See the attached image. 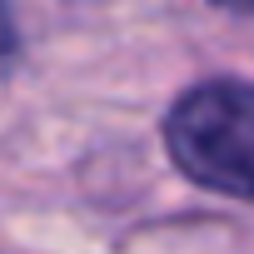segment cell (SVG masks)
<instances>
[{
  "mask_svg": "<svg viewBox=\"0 0 254 254\" xmlns=\"http://www.w3.org/2000/svg\"><path fill=\"white\" fill-rule=\"evenodd\" d=\"M165 145L194 185L254 199V85L204 80L185 90L165 120Z\"/></svg>",
  "mask_w": 254,
  "mask_h": 254,
  "instance_id": "obj_1",
  "label": "cell"
},
{
  "mask_svg": "<svg viewBox=\"0 0 254 254\" xmlns=\"http://www.w3.org/2000/svg\"><path fill=\"white\" fill-rule=\"evenodd\" d=\"M15 55V40H10V25H5V15H0V70H5V60Z\"/></svg>",
  "mask_w": 254,
  "mask_h": 254,
  "instance_id": "obj_2",
  "label": "cell"
},
{
  "mask_svg": "<svg viewBox=\"0 0 254 254\" xmlns=\"http://www.w3.org/2000/svg\"><path fill=\"white\" fill-rule=\"evenodd\" d=\"M219 5H229V10H244V15H254V0H219Z\"/></svg>",
  "mask_w": 254,
  "mask_h": 254,
  "instance_id": "obj_3",
  "label": "cell"
}]
</instances>
